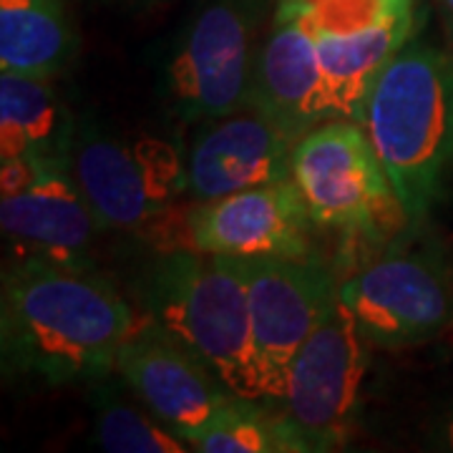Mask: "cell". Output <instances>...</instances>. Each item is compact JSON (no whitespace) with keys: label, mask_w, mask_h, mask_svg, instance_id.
Returning a JSON list of instances; mask_svg holds the SVG:
<instances>
[{"label":"cell","mask_w":453,"mask_h":453,"mask_svg":"<svg viewBox=\"0 0 453 453\" xmlns=\"http://www.w3.org/2000/svg\"><path fill=\"white\" fill-rule=\"evenodd\" d=\"M64 164L101 229L149 226L187 195V159L154 134L121 136L73 121Z\"/></svg>","instance_id":"5"},{"label":"cell","mask_w":453,"mask_h":453,"mask_svg":"<svg viewBox=\"0 0 453 453\" xmlns=\"http://www.w3.org/2000/svg\"><path fill=\"white\" fill-rule=\"evenodd\" d=\"M292 142L265 113L247 106L204 121L184 154L187 195L195 202L292 179Z\"/></svg>","instance_id":"14"},{"label":"cell","mask_w":453,"mask_h":453,"mask_svg":"<svg viewBox=\"0 0 453 453\" xmlns=\"http://www.w3.org/2000/svg\"><path fill=\"white\" fill-rule=\"evenodd\" d=\"M273 0H204L166 64V94L184 124L247 109L255 35Z\"/></svg>","instance_id":"7"},{"label":"cell","mask_w":453,"mask_h":453,"mask_svg":"<svg viewBox=\"0 0 453 453\" xmlns=\"http://www.w3.org/2000/svg\"><path fill=\"white\" fill-rule=\"evenodd\" d=\"M247 106L265 113L292 142L340 119L303 0H277L273 31L255 56Z\"/></svg>","instance_id":"12"},{"label":"cell","mask_w":453,"mask_h":453,"mask_svg":"<svg viewBox=\"0 0 453 453\" xmlns=\"http://www.w3.org/2000/svg\"><path fill=\"white\" fill-rule=\"evenodd\" d=\"M76 49L65 0H0V71L56 79Z\"/></svg>","instance_id":"16"},{"label":"cell","mask_w":453,"mask_h":453,"mask_svg":"<svg viewBox=\"0 0 453 453\" xmlns=\"http://www.w3.org/2000/svg\"><path fill=\"white\" fill-rule=\"evenodd\" d=\"M142 315L234 395L267 401L252 312L237 257L162 250L139 277Z\"/></svg>","instance_id":"2"},{"label":"cell","mask_w":453,"mask_h":453,"mask_svg":"<svg viewBox=\"0 0 453 453\" xmlns=\"http://www.w3.org/2000/svg\"><path fill=\"white\" fill-rule=\"evenodd\" d=\"M363 127L421 229L453 166V50L411 41L372 81Z\"/></svg>","instance_id":"3"},{"label":"cell","mask_w":453,"mask_h":453,"mask_svg":"<svg viewBox=\"0 0 453 453\" xmlns=\"http://www.w3.org/2000/svg\"><path fill=\"white\" fill-rule=\"evenodd\" d=\"M0 226L23 255L94 270L91 250L101 225L64 157L0 162Z\"/></svg>","instance_id":"11"},{"label":"cell","mask_w":453,"mask_h":453,"mask_svg":"<svg viewBox=\"0 0 453 453\" xmlns=\"http://www.w3.org/2000/svg\"><path fill=\"white\" fill-rule=\"evenodd\" d=\"M303 3H312V0H303Z\"/></svg>","instance_id":"23"},{"label":"cell","mask_w":453,"mask_h":453,"mask_svg":"<svg viewBox=\"0 0 453 453\" xmlns=\"http://www.w3.org/2000/svg\"><path fill=\"white\" fill-rule=\"evenodd\" d=\"M162 250H189L219 257H300L310 255L315 226L295 179L195 202L166 211Z\"/></svg>","instance_id":"9"},{"label":"cell","mask_w":453,"mask_h":453,"mask_svg":"<svg viewBox=\"0 0 453 453\" xmlns=\"http://www.w3.org/2000/svg\"><path fill=\"white\" fill-rule=\"evenodd\" d=\"M142 3H146V5H154V3H159V0H142Z\"/></svg>","instance_id":"22"},{"label":"cell","mask_w":453,"mask_h":453,"mask_svg":"<svg viewBox=\"0 0 453 453\" xmlns=\"http://www.w3.org/2000/svg\"><path fill=\"white\" fill-rule=\"evenodd\" d=\"M421 8L416 3L360 31L315 33L340 119L363 124L365 98L372 81L411 43L421 26Z\"/></svg>","instance_id":"15"},{"label":"cell","mask_w":453,"mask_h":453,"mask_svg":"<svg viewBox=\"0 0 453 453\" xmlns=\"http://www.w3.org/2000/svg\"><path fill=\"white\" fill-rule=\"evenodd\" d=\"M94 438L109 453H187L192 446L162 423L142 401H124L119 390L101 386L94 398Z\"/></svg>","instance_id":"19"},{"label":"cell","mask_w":453,"mask_h":453,"mask_svg":"<svg viewBox=\"0 0 453 453\" xmlns=\"http://www.w3.org/2000/svg\"><path fill=\"white\" fill-rule=\"evenodd\" d=\"M292 179L315 226L350 242H386L411 225L363 124L330 119L292 149Z\"/></svg>","instance_id":"4"},{"label":"cell","mask_w":453,"mask_h":453,"mask_svg":"<svg viewBox=\"0 0 453 453\" xmlns=\"http://www.w3.org/2000/svg\"><path fill=\"white\" fill-rule=\"evenodd\" d=\"M71 124L50 79L0 71V162L64 157Z\"/></svg>","instance_id":"17"},{"label":"cell","mask_w":453,"mask_h":453,"mask_svg":"<svg viewBox=\"0 0 453 453\" xmlns=\"http://www.w3.org/2000/svg\"><path fill=\"white\" fill-rule=\"evenodd\" d=\"M267 403L229 395L192 449L202 453H310L308 441L288 413L277 403Z\"/></svg>","instance_id":"18"},{"label":"cell","mask_w":453,"mask_h":453,"mask_svg":"<svg viewBox=\"0 0 453 453\" xmlns=\"http://www.w3.org/2000/svg\"><path fill=\"white\" fill-rule=\"evenodd\" d=\"M368 345L353 312L338 297L292 360L288 388L277 405L300 428L310 453L340 451L353 436Z\"/></svg>","instance_id":"8"},{"label":"cell","mask_w":453,"mask_h":453,"mask_svg":"<svg viewBox=\"0 0 453 453\" xmlns=\"http://www.w3.org/2000/svg\"><path fill=\"white\" fill-rule=\"evenodd\" d=\"M139 312L111 280L35 255H18L0 282L3 371L46 386L98 383Z\"/></svg>","instance_id":"1"},{"label":"cell","mask_w":453,"mask_h":453,"mask_svg":"<svg viewBox=\"0 0 453 453\" xmlns=\"http://www.w3.org/2000/svg\"><path fill=\"white\" fill-rule=\"evenodd\" d=\"M438 3V16H441V26L446 33L449 49L453 50V0H436Z\"/></svg>","instance_id":"20"},{"label":"cell","mask_w":453,"mask_h":453,"mask_svg":"<svg viewBox=\"0 0 453 453\" xmlns=\"http://www.w3.org/2000/svg\"><path fill=\"white\" fill-rule=\"evenodd\" d=\"M416 232L338 285L372 348H416L453 330V259L434 240H413Z\"/></svg>","instance_id":"6"},{"label":"cell","mask_w":453,"mask_h":453,"mask_svg":"<svg viewBox=\"0 0 453 453\" xmlns=\"http://www.w3.org/2000/svg\"><path fill=\"white\" fill-rule=\"evenodd\" d=\"M237 262L247 285L267 401L280 403L292 360L335 305L340 282L333 267L312 252L300 257H237Z\"/></svg>","instance_id":"10"},{"label":"cell","mask_w":453,"mask_h":453,"mask_svg":"<svg viewBox=\"0 0 453 453\" xmlns=\"http://www.w3.org/2000/svg\"><path fill=\"white\" fill-rule=\"evenodd\" d=\"M441 441H443V449L453 451V416H449V418H446V423H443V431H441Z\"/></svg>","instance_id":"21"},{"label":"cell","mask_w":453,"mask_h":453,"mask_svg":"<svg viewBox=\"0 0 453 453\" xmlns=\"http://www.w3.org/2000/svg\"><path fill=\"white\" fill-rule=\"evenodd\" d=\"M116 375L136 401H142L189 446L210 426L226 398L234 395L142 312L119 350Z\"/></svg>","instance_id":"13"}]
</instances>
